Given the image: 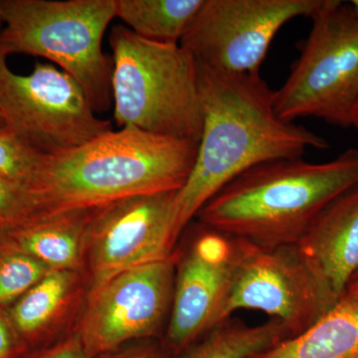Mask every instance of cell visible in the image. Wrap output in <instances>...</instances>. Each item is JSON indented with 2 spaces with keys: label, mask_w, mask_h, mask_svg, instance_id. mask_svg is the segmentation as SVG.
Returning <instances> with one entry per match:
<instances>
[{
  "label": "cell",
  "mask_w": 358,
  "mask_h": 358,
  "mask_svg": "<svg viewBox=\"0 0 358 358\" xmlns=\"http://www.w3.org/2000/svg\"><path fill=\"white\" fill-rule=\"evenodd\" d=\"M199 78L203 127L192 173L174 199L176 244L205 203L240 174L264 162L300 159L310 148H329L319 134L280 119L275 91L259 73L232 74L199 63Z\"/></svg>",
  "instance_id": "obj_1"
},
{
  "label": "cell",
  "mask_w": 358,
  "mask_h": 358,
  "mask_svg": "<svg viewBox=\"0 0 358 358\" xmlns=\"http://www.w3.org/2000/svg\"><path fill=\"white\" fill-rule=\"evenodd\" d=\"M199 143L124 127L83 145L44 155L31 192L39 216L90 210L155 193L179 192L196 159Z\"/></svg>",
  "instance_id": "obj_2"
},
{
  "label": "cell",
  "mask_w": 358,
  "mask_h": 358,
  "mask_svg": "<svg viewBox=\"0 0 358 358\" xmlns=\"http://www.w3.org/2000/svg\"><path fill=\"white\" fill-rule=\"evenodd\" d=\"M357 185L358 148L324 164L273 160L233 179L195 218L258 246L296 245L327 205Z\"/></svg>",
  "instance_id": "obj_3"
},
{
  "label": "cell",
  "mask_w": 358,
  "mask_h": 358,
  "mask_svg": "<svg viewBox=\"0 0 358 358\" xmlns=\"http://www.w3.org/2000/svg\"><path fill=\"white\" fill-rule=\"evenodd\" d=\"M114 117L121 128L199 143L203 127L199 63L180 44L110 31Z\"/></svg>",
  "instance_id": "obj_4"
},
{
  "label": "cell",
  "mask_w": 358,
  "mask_h": 358,
  "mask_svg": "<svg viewBox=\"0 0 358 358\" xmlns=\"http://www.w3.org/2000/svg\"><path fill=\"white\" fill-rule=\"evenodd\" d=\"M115 0H0V50L48 59L74 78L96 113L113 100V60L102 49Z\"/></svg>",
  "instance_id": "obj_5"
},
{
  "label": "cell",
  "mask_w": 358,
  "mask_h": 358,
  "mask_svg": "<svg viewBox=\"0 0 358 358\" xmlns=\"http://www.w3.org/2000/svg\"><path fill=\"white\" fill-rule=\"evenodd\" d=\"M300 57L284 85L275 91L280 119L294 122L313 117L350 127L358 96V15L341 0H322Z\"/></svg>",
  "instance_id": "obj_6"
},
{
  "label": "cell",
  "mask_w": 358,
  "mask_h": 358,
  "mask_svg": "<svg viewBox=\"0 0 358 358\" xmlns=\"http://www.w3.org/2000/svg\"><path fill=\"white\" fill-rule=\"evenodd\" d=\"M0 50V115L6 131L44 155L80 147L112 131L96 117L79 83L53 65L37 63L32 73L9 69Z\"/></svg>",
  "instance_id": "obj_7"
},
{
  "label": "cell",
  "mask_w": 358,
  "mask_h": 358,
  "mask_svg": "<svg viewBox=\"0 0 358 358\" xmlns=\"http://www.w3.org/2000/svg\"><path fill=\"white\" fill-rule=\"evenodd\" d=\"M176 252L122 272L90 292L75 333L96 358L133 341H162L173 306Z\"/></svg>",
  "instance_id": "obj_8"
},
{
  "label": "cell",
  "mask_w": 358,
  "mask_h": 358,
  "mask_svg": "<svg viewBox=\"0 0 358 358\" xmlns=\"http://www.w3.org/2000/svg\"><path fill=\"white\" fill-rule=\"evenodd\" d=\"M322 0H204L180 44L199 64L232 74L259 73L273 39Z\"/></svg>",
  "instance_id": "obj_9"
},
{
  "label": "cell",
  "mask_w": 358,
  "mask_h": 358,
  "mask_svg": "<svg viewBox=\"0 0 358 358\" xmlns=\"http://www.w3.org/2000/svg\"><path fill=\"white\" fill-rule=\"evenodd\" d=\"M236 266L221 322L242 308L262 310L294 336L333 308L296 245L268 248L236 238Z\"/></svg>",
  "instance_id": "obj_10"
},
{
  "label": "cell",
  "mask_w": 358,
  "mask_h": 358,
  "mask_svg": "<svg viewBox=\"0 0 358 358\" xmlns=\"http://www.w3.org/2000/svg\"><path fill=\"white\" fill-rule=\"evenodd\" d=\"M176 193L138 195L92 209L86 255L88 293L122 272L174 255Z\"/></svg>",
  "instance_id": "obj_11"
},
{
  "label": "cell",
  "mask_w": 358,
  "mask_h": 358,
  "mask_svg": "<svg viewBox=\"0 0 358 358\" xmlns=\"http://www.w3.org/2000/svg\"><path fill=\"white\" fill-rule=\"evenodd\" d=\"M199 227L185 251L176 252L173 306L162 341L171 357L221 322L236 266V238L202 223Z\"/></svg>",
  "instance_id": "obj_12"
},
{
  "label": "cell",
  "mask_w": 358,
  "mask_h": 358,
  "mask_svg": "<svg viewBox=\"0 0 358 358\" xmlns=\"http://www.w3.org/2000/svg\"><path fill=\"white\" fill-rule=\"evenodd\" d=\"M296 246L334 307L358 271V185L327 205Z\"/></svg>",
  "instance_id": "obj_13"
},
{
  "label": "cell",
  "mask_w": 358,
  "mask_h": 358,
  "mask_svg": "<svg viewBox=\"0 0 358 358\" xmlns=\"http://www.w3.org/2000/svg\"><path fill=\"white\" fill-rule=\"evenodd\" d=\"M88 292L86 272L51 270L14 301L7 313L29 352L46 348L67 334L64 331L84 308Z\"/></svg>",
  "instance_id": "obj_14"
},
{
  "label": "cell",
  "mask_w": 358,
  "mask_h": 358,
  "mask_svg": "<svg viewBox=\"0 0 358 358\" xmlns=\"http://www.w3.org/2000/svg\"><path fill=\"white\" fill-rule=\"evenodd\" d=\"M91 213L92 209L48 214L0 234L50 270L86 272Z\"/></svg>",
  "instance_id": "obj_15"
},
{
  "label": "cell",
  "mask_w": 358,
  "mask_h": 358,
  "mask_svg": "<svg viewBox=\"0 0 358 358\" xmlns=\"http://www.w3.org/2000/svg\"><path fill=\"white\" fill-rule=\"evenodd\" d=\"M250 358H358V294L346 292L305 331Z\"/></svg>",
  "instance_id": "obj_16"
},
{
  "label": "cell",
  "mask_w": 358,
  "mask_h": 358,
  "mask_svg": "<svg viewBox=\"0 0 358 358\" xmlns=\"http://www.w3.org/2000/svg\"><path fill=\"white\" fill-rule=\"evenodd\" d=\"M289 338L291 333L279 320L271 319L260 326L250 327L230 317L171 358H250Z\"/></svg>",
  "instance_id": "obj_17"
},
{
  "label": "cell",
  "mask_w": 358,
  "mask_h": 358,
  "mask_svg": "<svg viewBox=\"0 0 358 358\" xmlns=\"http://www.w3.org/2000/svg\"><path fill=\"white\" fill-rule=\"evenodd\" d=\"M204 0H115V17L143 38L180 43Z\"/></svg>",
  "instance_id": "obj_18"
},
{
  "label": "cell",
  "mask_w": 358,
  "mask_h": 358,
  "mask_svg": "<svg viewBox=\"0 0 358 358\" xmlns=\"http://www.w3.org/2000/svg\"><path fill=\"white\" fill-rule=\"evenodd\" d=\"M49 271L0 234V307L17 301Z\"/></svg>",
  "instance_id": "obj_19"
},
{
  "label": "cell",
  "mask_w": 358,
  "mask_h": 358,
  "mask_svg": "<svg viewBox=\"0 0 358 358\" xmlns=\"http://www.w3.org/2000/svg\"><path fill=\"white\" fill-rule=\"evenodd\" d=\"M43 157L13 134L0 131V180L29 187Z\"/></svg>",
  "instance_id": "obj_20"
},
{
  "label": "cell",
  "mask_w": 358,
  "mask_h": 358,
  "mask_svg": "<svg viewBox=\"0 0 358 358\" xmlns=\"http://www.w3.org/2000/svg\"><path fill=\"white\" fill-rule=\"evenodd\" d=\"M36 217L38 207L28 188L0 180V230L13 229Z\"/></svg>",
  "instance_id": "obj_21"
},
{
  "label": "cell",
  "mask_w": 358,
  "mask_h": 358,
  "mask_svg": "<svg viewBox=\"0 0 358 358\" xmlns=\"http://www.w3.org/2000/svg\"><path fill=\"white\" fill-rule=\"evenodd\" d=\"M25 358H90L74 329L52 345L28 353Z\"/></svg>",
  "instance_id": "obj_22"
},
{
  "label": "cell",
  "mask_w": 358,
  "mask_h": 358,
  "mask_svg": "<svg viewBox=\"0 0 358 358\" xmlns=\"http://www.w3.org/2000/svg\"><path fill=\"white\" fill-rule=\"evenodd\" d=\"M29 352L14 329L7 310L0 307V358H25Z\"/></svg>",
  "instance_id": "obj_23"
},
{
  "label": "cell",
  "mask_w": 358,
  "mask_h": 358,
  "mask_svg": "<svg viewBox=\"0 0 358 358\" xmlns=\"http://www.w3.org/2000/svg\"><path fill=\"white\" fill-rule=\"evenodd\" d=\"M96 358H171V357L167 355L162 341L159 343L155 341H143V343H138L136 345L129 343Z\"/></svg>",
  "instance_id": "obj_24"
},
{
  "label": "cell",
  "mask_w": 358,
  "mask_h": 358,
  "mask_svg": "<svg viewBox=\"0 0 358 358\" xmlns=\"http://www.w3.org/2000/svg\"><path fill=\"white\" fill-rule=\"evenodd\" d=\"M350 126L355 127L358 131V96L350 113Z\"/></svg>",
  "instance_id": "obj_25"
},
{
  "label": "cell",
  "mask_w": 358,
  "mask_h": 358,
  "mask_svg": "<svg viewBox=\"0 0 358 358\" xmlns=\"http://www.w3.org/2000/svg\"><path fill=\"white\" fill-rule=\"evenodd\" d=\"M348 293L358 294V280L357 281H353L350 282V286H348Z\"/></svg>",
  "instance_id": "obj_26"
},
{
  "label": "cell",
  "mask_w": 358,
  "mask_h": 358,
  "mask_svg": "<svg viewBox=\"0 0 358 358\" xmlns=\"http://www.w3.org/2000/svg\"><path fill=\"white\" fill-rule=\"evenodd\" d=\"M350 3L352 7L353 11H355V13L358 15V0H352Z\"/></svg>",
  "instance_id": "obj_27"
},
{
  "label": "cell",
  "mask_w": 358,
  "mask_h": 358,
  "mask_svg": "<svg viewBox=\"0 0 358 358\" xmlns=\"http://www.w3.org/2000/svg\"><path fill=\"white\" fill-rule=\"evenodd\" d=\"M6 131V122L2 119L1 115H0V131Z\"/></svg>",
  "instance_id": "obj_28"
},
{
  "label": "cell",
  "mask_w": 358,
  "mask_h": 358,
  "mask_svg": "<svg viewBox=\"0 0 358 358\" xmlns=\"http://www.w3.org/2000/svg\"><path fill=\"white\" fill-rule=\"evenodd\" d=\"M357 280H358V271H357V274H355V277H353L352 282L353 281H357Z\"/></svg>",
  "instance_id": "obj_29"
}]
</instances>
